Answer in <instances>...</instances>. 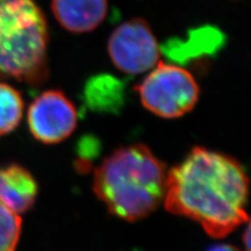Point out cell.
I'll return each instance as SVG.
<instances>
[{"label":"cell","mask_w":251,"mask_h":251,"mask_svg":"<svg viewBox=\"0 0 251 251\" xmlns=\"http://www.w3.org/2000/svg\"><path fill=\"white\" fill-rule=\"evenodd\" d=\"M143 106L163 119H176L192 111L200 89L188 70L162 61L136 86Z\"/></svg>","instance_id":"obj_4"},{"label":"cell","mask_w":251,"mask_h":251,"mask_svg":"<svg viewBox=\"0 0 251 251\" xmlns=\"http://www.w3.org/2000/svg\"><path fill=\"white\" fill-rule=\"evenodd\" d=\"M28 128L35 139L45 145L59 144L73 134L77 125L75 105L60 90H46L30 104Z\"/></svg>","instance_id":"obj_6"},{"label":"cell","mask_w":251,"mask_h":251,"mask_svg":"<svg viewBox=\"0 0 251 251\" xmlns=\"http://www.w3.org/2000/svg\"><path fill=\"white\" fill-rule=\"evenodd\" d=\"M54 18L70 33L96 29L106 18L108 0H52Z\"/></svg>","instance_id":"obj_7"},{"label":"cell","mask_w":251,"mask_h":251,"mask_svg":"<svg viewBox=\"0 0 251 251\" xmlns=\"http://www.w3.org/2000/svg\"><path fill=\"white\" fill-rule=\"evenodd\" d=\"M108 53L117 69L139 75L160 61V49L148 22L134 18L116 27L108 41Z\"/></svg>","instance_id":"obj_5"},{"label":"cell","mask_w":251,"mask_h":251,"mask_svg":"<svg viewBox=\"0 0 251 251\" xmlns=\"http://www.w3.org/2000/svg\"><path fill=\"white\" fill-rule=\"evenodd\" d=\"M38 183L34 176L19 164L0 168V202L17 214L34 206Z\"/></svg>","instance_id":"obj_8"},{"label":"cell","mask_w":251,"mask_h":251,"mask_svg":"<svg viewBox=\"0 0 251 251\" xmlns=\"http://www.w3.org/2000/svg\"><path fill=\"white\" fill-rule=\"evenodd\" d=\"M207 251H241L237 247L231 246V245H226V244H219L210 247Z\"/></svg>","instance_id":"obj_12"},{"label":"cell","mask_w":251,"mask_h":251,"mask_svg":"<svg viewBox=\"0 0 251 251\" xmlns=\"http://www.w3.org/2000/svg\"><path fill=\"white\" fill-rule=\"evenodd\" d=\"M249 179L238 160L196 147L168 171L164 207L199 223L216 239L248 222Z\"/></svg>","instance_id":"obj_1"},{"label":"cell","mask_w":251,"mask_h":251,"mask_svg":"<svg viewBox=\"0 0 251 251\" xmlns=\"http://www.w3.org/2000/svg\"><path fill=\"white\" fill-rule=\"evenodd\" d=\"M25 110V103L18 90L11 85L0 83V137L18 127Z\"/></svg>","instance_id":"obj_10"},{"label":"cell","mask_w":251,"mask_h":251,"mask_svg":"<svg viewBox=\"0 0 251 251\" xmlns=\"http://www.w3.org/2000/svg\"><path fill=\"white\" fill-rule=\"evenodd\" d=\"M123 92L121 82L108 75L91 77L85 88L87 103L99 110L116 109L123 100Z\"/></svg>","instance_id":"obj_9"},{"label":"cell","mask_w":251,"mask_h":251,"mask_svg":"<svg viewBox=\"0 0 251 251\" xmlns=\"http://www.w3.org/2000/svg\"><path fill=\"white\" fill-rule=\"evenodd\" d=\"M19 214L0 202V251H15L21 234Z\"/></svg>","instance_id":"obj_11"},{"label":"cell","mask_w":251,"mask_h":251,"mask_svg":"<svg viewBox=\"0 0 251 251\" xmlns=\"http://www.w3.org/2000/svg\"><path fill=\"white\" fill-rule=\"evenodd\" d=\"M243 243H244V245L246 247V251H250V227H249V224L246 227L244 235H243Z\"/></svg>","instance_id":"obj_13"},{"label":"cell","mask_w":251,"mask_h":251,"mask_svg":"<svg viewBox=\"0 0 251 251\" xmlns=\"http://www.w3.org/2000/svg\"><path fill=\"white\" fill-rule=\"evenodd\" d=\"M49 29L35 0H0V77L38 86L49 77Z\"/></svg>","instance_id":"obj_3"},{"label":"cell","mask_w":251,"mask_h":251,"mask_svg":"<svg viewBox=\"0 0 251 251\" xmlns=\"http://www.w3.org/2000/svg\"><path fill=\"white\" fill-rule=\"evenodd\" d=\"M168 170L146 145L122 147L94 171L92 188L117 218L135 222L157 209L166 195Z\"/></svg>","instance_id":"obj_2"}]
</instances>
